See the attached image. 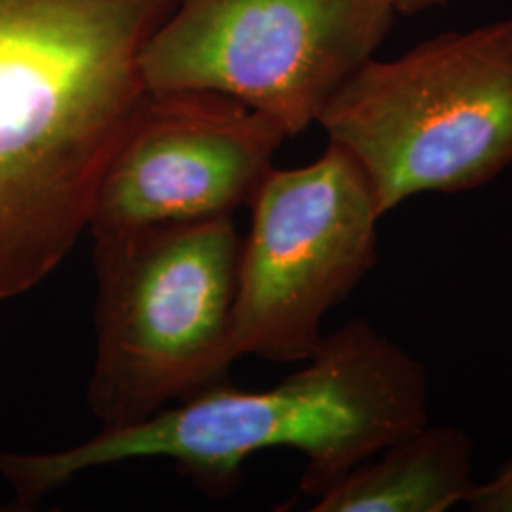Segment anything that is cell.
<instances>
[{"label":"cell","instance_id":"30bf717a","mask_svg":"<svg viewBox=\"0 0 512 512\" xmlns=\"http://www.w3.org/2000/svg\"><path fill=\"white\" fill-rule=\"evenodd\" d=\"M448 0H389V4L395 8V12L406 14V16H416L425 10H431L440 4H446Z\"/></svg>","mask_w":512,"mask_h":512},{"label":"cell","instance_id":"52a82bcc","mask_svg":"<svg viewBox=\"0 0 512 512\" xmlns=\"http://www.w3.org/2000/svg\"><path fill=\"white\" fill-rule=\"evenodd\" d=\"M289 139L272 118L211 92L150 93L99 184L90 234L232 217Z\"/></svg>","mask_w":512,"mask_h":512},{"label":"cell","instance_id":"6da1fadb","mask_svg":"<svg viewBox=\"0 0 512 512\" xmlns=\"http://www.w3.org/2000/svg\"><path fill=\"white\" fill-rule=\"evenodd\" d=\"M179 0H0V302L88 230L148 92L141 54Z\"/></svg>","mask_w":512,"mask_h":512},{"label":"cell","instance_id":"ba28073f","mask_svg":"<svg viewBox=\"0 0 512 512\" xmlns=\"http://www.w3.org/2000/svg\"><path fill=\"white\" fill-rule=\"evenodd\" d=\"M475 442L456 425H423L361 463L315 512H444L465 503L476 486Z\"/></svg>","mask_w":512,"mask_h":512},{"label":"cell","instance_id":"9c48e42d","mask_svg":"<svg viewBox=\"0 0 512 512\" xmlns=\"http://www.w3.org/2000/svg\"><path fill=\"white\" fill-rule=\"evenodd\" d=\"M465 505L471 512H512V459L486 482H476Z\"/></svg>","mask_w":512,"mask_h":512},{"label":"cell","instance_id":"5b68a950","mask_svg":"<svg viewBox=\"0 0 512 512\" xmlns=\"http://www.w3.org/2000/svg\"><path fill=\"white\" fill-rule=\"evenodd\" d=\"M395 14L389 0H179L141 73L150 93H220L294 137L372 59Z\"/></svg>","mask_w":512,"mask_h":512},{"label":"cell","instance_id":"277c9868","mask_svg":"<svg viewBox=\"0 0 512 512\" xmlns=\"http://www.w3.org/2000/svg\"><path fill=\"white\" fill-rule=\"evenodd\" d=\"M317 124L365 169L384 217L492 183L512 165V16L368 59Z\"/></svg>","mask_w":512,"mask_h":512},{"label":"cell","instance_id":"3957f363","mask_svg":"<svg viewBox=\"0 0 512 512\" xmlns=\"http://www.w3.org/2000/svg\"><path fill=\"white\" fill-rule=\"evenodd\" d=\"M95 359L86 403L101 427L147 420L222 384L243 238L232 217L93 232Z\"/></svg>","mask_w":512,"mask_h":512},{"label":"cell","instance_id":"8992f818","mask_svg":"<svg viewBox=\"0 0 512 512\" xmlns=\"http://www.w3.org/2000/svg\"><path fill=\"white\" fill-rule=\"evenodd\" d=\"M249 205L232 355L304 363L325 336V315L376 268L384 215L365 169L332 141L313 164L272 167Z\"/></svg>","mask_w":512,"mask_h":512},{"label":"cell","instance_id":"7a4b0ae2","mask_svg":"<svg viewBox=\"0 0 512 512\" xmlns=\"http://www.w3.org/2000/svg\"><path fill=\"white\" fill-rule=\"evenodd\" d=\"M304 363L270 389L213 385L65 450L2 452L0 476L12 488L6 511H29L76 476L135 459H169L203 490L222 492L247 459L272 448L304 456L300 494L317 499L429 423L425 366L366 319L323 336Z\"/></svg>","mask_w":512,"mask_h":512}]
</instances>
